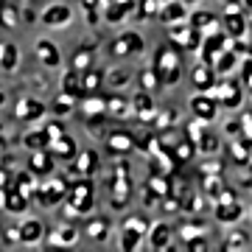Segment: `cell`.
<instances>
[{
	"label": "cell",
	"instance_id": "cell-1",
	"mask_svg": "<svg viewBox=\"0 0 252 252\" xmlns=\"http://www.w3.org/2000/svg\"><path fill=\"white\" fill-rule=\"evenodd\" d=\"M154 73L162 84H177L180 81V56L174 48H160L157 51V62H154Z\"/></svg>",
	"mask_w": 252,
	"mask_h": 252
},
{
	"label": "cell",
	"instance_id": "cell-2",
	"mask_svg": "<svg viewBox=\"0 0 252 252\" xmlns=\"http://www.w3.org/2000/svg\"><path fill=\"white\" fill-rule=\"evenodd\" d=\"M93 182L90 180H81V182H76L70 188V196H67V205L76 210V213H87V210H93Z\"/></svg>",
	"mask_w": 252,
	"mask_h": 252
},
{
	"label": "cell",
	"instance_id": "cell-3",
	"mask_svg": "<svg viewBox=\"0 0 252 252\" xmlns=\"http://www.w3.org/2000/svg\"><path fill=\"white\" fill-rule=\"evenodd\" d=\"M140 51H143V39H140V34H132V31H129V34H121L115 42L109 45V54L118 56V59L126 56V54H140Z\"/></svg>",
	"mask_w": 252,
	"mask_h": 252
},
{
	"label": "cell",
	"instance_id": "cell-4",
	"mask_svg": "<svg viewBox=\"0 0 252 252\" xmlns=\"http://www.w3.org/2000/svg\"><path fill=\"white\" fill-rule=\"evenodd\" d=\"M174 42L182 45L185 51H196L202 45V28H174Z\"/></svg>",
	"mask_w": 252,
	"mask_h": 252
},
{
	"label": "cell",
	"instance_id": "cell-5",
	"mask_svg": "<svg viewBox=\"0 0 252 252\" xmlns=\"http://www.w3.org/2000/svg\"><path fill=\"white\" fill-rule=\"evenodd\" d=\"M51 154L54 157H62V160H70L73 154H76V140H73L70 135H56V137H51Z\"/></svg>",
	"mask_w": 252,
	"mask_h": 252
},
{
	"label": "cell",
	"instance_id": "cell-6",
	"mask_svg": "<svg viewBox=\"0 0 252 252\" xmlns=\"http://www.w3.org/2000/svg\"><path fill=\"white\" fill-rule=\"evenodd\" d=\"M190 81H193V87L196 90H210V87H216V76H213V67L210 64H196L193 70H190Z\"/></svg>",
	"mask_w": 252,
	"mask_h": 252
},
{
	"label": "cell",
	"instance_id": "cell-7",
	"mask_svg": "<svg viewBox=\"0 0 252 252\" xmlns=\"http://www.w3.org/2000/svg\"><path fill=\"white\" fill-rule=\"evenodd\" d=\"M3 207H6L9 213H23V210L28 207V196L17 188V185L9 188V190L3 188Z\"/></svg>",
	"mask_w": 252,
	"mask_h": 252
},
{
	"label": "cell",
	"instance_id": "cell-8",
	"mask_svg": "<svg viewBox=\"0 0 252 252\" xmlns=\"http://www.w3.org/2000/svg\"><path fill=\"white\" fill-rule=\"evenodd\" d=\"M224 45H227V36L224 34H210V36H207L205 45H199V48H202V59H205V64L216 62V54H221Z\"/></svg>",
	"mask_w": 252,
	"mask_h": 252
},
{
	"label": "cell",
	"instance_id": "cell-9",
	"mask_svg": "<svg viewBox=\"0 0 252 252\" xmlns=\"http://www.w3.org/2000/svg\"><path fill=\"white\" fill-rule=\"evenodd\" d=\"M70 17H73V11L67 9V6H62V3H56V6H48V9H45L42 23L56 28V26H67V23H70Z\"/></svg>",
	"mask_w": 252,
	"mask_h": 252
},
{
	"label": "cell",
	"instance_id": "cell-10",
	"mask_svg": "<svg viewBox=\"0 0 252 252\" xmlns=\"http://www.w3.org/2000/svg\"><path fill=\"white\" fill-rule=\"evenodd\" d=\"M28 168H31V174L42 177V174H51V171H54V160H51V154H48L45 149H34Z\"/></svg>",
	"mask_w": 252,
	"mask_h": 252
},
{
	"label": "cell",
	"instance_id": "cell-11",
	"mask_svg": "<svg viewBox=\"0 0 252 252\" xmlns=\"http://www.w3.org/2000/svg\"><path fill=\"white\" fill-rule=\"evenodd\" d=\"M36 199H39L42 205L54 207L56 202H62V199H64V182H62V180H56L54 185H48V188L36 190Z\"/></svg>",
	"mask_w": 252,
	"mask_h": 252
},
{
	"label": "cell",
	"instance_id": "cell-12",
	"mask_svg": "<svg viewBox=\"0 0 252 252\" xmlns=\"http://www.w3.org/2000/svg\"><path fill=\"white\" fill-rule=\"evenodd\" d=\"M216 101L213 98H207V95H196V98L190 101V109H193V115L202 118V121H210V118L216 115Z\"/></svg>",
	"mask_w": 252,
	"mask_h": 252
},
{
	"label": "cell",
	"instance_id": "cell-13",
	"mask_svg": "<svg viewBox=\"0 0 252 252\" xmlns=\"http://www.w3.org/2000/svg\"><path fill=\"white\" fill-rule=\"evenodd\" d=\"M36 56H39V62H45L48 67H56V64H59V51H56V45L48 42V39H39V42H36Z\"/></svg>",
	"mask_w": 252,
	"mask_h": 252
},
{
	"label": "cell",
	"instance_id": "cell-14",
	"mask_svg": "<svg viewBox=\"0 0 252 252\" xmlns=\"http://www.w3.org/2000/svg\"><path fill=\"white\" fill-rule=\"evenodd\" d=\"M42 112H45V104H39V101H34V98H26L17 109V118L20 121H36Z\"/></svg>",
	"mask_w": 252,
	"mask_h": 252
},
{
	"label": "cell",
	"instance_id": "cell-15",
	"mask_svg": "<svg viewBox=\"0 0 252 252\" xmlns=\"http://www.w3.org/2000/svg\"><path fill=\"white\" fill-rule=\"evenodd\" d=\"M95 165H98V157L93 152H81L73 162V174H93L95 171Z\"/></svg>",
	"mask_w": 252,
	"mask_h": 252
},
{
	"label": "cell",
	"instance_id": "cell-16",
	"mask_svg": "<svg viewBox=\"0 0 252 252\" xmlns=\"http://www.w3.org/2000/svg\"><path fill=\"white\" fill-rule=\"evenodd\" d=\"M62 90H64V95H70V98H79V95H84V93H81V79H79V73H76V70L64 73Z\"/></svg>",
	"mask_w": 252,
	"mask_h": 252
},
{
	"label": "cell",
	"instance_id": "cell-17",
	"mask_svg": "<svg viewBox=\"0 0 252 252\" xmlns=\"http://www.w3.org/2000/svg\"><path fill=\"white\" fill-rule=\"evenodd\" d=\"M42 238V224L39 219H28L26 224L20 227V241H39Z\"/></svg>",
	"mask_w": 252,
	"mask_h": 252
},
{
	"label": "cell",
	"instance_id": "cell-18",
	"mask_svg": "<svg viewBox=\"0 0 252 252\" xmlns=\"http://www.w3.org/2000/svg\"><path fill=\"white\" fill-rule=\"evenodd\" d=\"M182 17H185V6H182V3H174V0H168V3H165V9L160 11L162 23H180Z\"/></svg>",
	"mask_w": 252,
	"mask_h": 252
},
{
	"label": "cell",
	"instance_id": "cell-19",
	"mask_svg": "<svg viewBox=\"0 0 252 252\" xmlns=\"http://www.w3.org/2000/svg\"><path fill=\"white\" fill-rule=\"evenodd\" d=\"M216 219L219 221H235V219H241V205H235V202L227 199L224 205L216 207Z\"/></svg>",
	"mask_w": 252,
	"mask_h": 252
},
{
	"label": "cell",
	"instance_id": "cell-20",
	"mask_svg": "<svg viewBox=\"0 0 252 252\" xmlns=\"http://www.w3.org/2000/svg\"><path fill=\"white\" fill-rule=\"evenodd\" d=\"M23 143L34 152V149H48V143H51V135H48V129H36V132H31V135H26V140Z\"/></svg>",
	"mask_w": 252,
	"mask_h": 252
},
{
	"label": "cell",
	"instance_id": "cell-21",
	"mask_svg": "<svg viewBox=\"0 0 252 252\" xmlns=\"http://www.w3.org/2000/svg\"><path fill=\"white\" fill-rule=\"evenodd\" d=\"M93 56H95V51H93V45H90V48H81L79 54L73 56V70H76V73H81V70H90V64H93Z\"/></svg>",
	"mask_w": 252,
	"mask_h": 252
},
{
	"label": "cell",
	"instance_id": "cell-22",
	"mask_svg": "<svg viewBox=\"0 0 252 252\" xmlns=\"http://www.w3.org/2000/svg\"><path fill=\"white\" fill-rule=\"evenodd\" d=\"M17 59H20V54H17V45H3V54H0V67L3 70H14L17 67Z\"/></svg>",
	"mask_w": 252,
	"mask_h": 252
},
{
	"label": "cell",
	"instance_id": "cell-23",
	"mask_svg": "<svg viewBox=\"0 0 252 252\" xmlns=\"http://www.w3.org/2000/svg\"><path fill=\"white\" fill-rule=\"evenodd\" d=\"M104 112H112V115H126L129 112V101L121 98V95H109L104 101Z\"/></svg>",
	"mask_w": 252,
	"mask_h": 252
},
{
	"label": "cell",
	"instance_id": "cell-24",
	"mask_svg": "<svg viewBox=\"0 0 252 252\" xmlns=\"http://www.w3.org/2000/svg\"><path fill=\"white\" fill-rule=\"evenodd\" d=\"M224 23H227V31H230L233 36H241L244 31H247V23H244V17L238 14V11H230V14L224 17Z\"/></svg>",
	"mask_w": 252,
	"mask_h": 252
},
{
	"label": "cell",
	"instance_id": "cell-25",
	"mask_svg": "<svg viewBox=\"0 0 252 252\" xmlns=\"http://www.w3.org/2000/svg\"><path fill=\"white\" fill-rule=\"evenodd\" d=\"M101 81H104V73H101V70H90L84 79H81V93H95L101 87Z\"/></svg>",
	"mask_w": 252,
	"mask_h": 252
},
{
	"label": "cell",
	"instance_id": "cell-26",
	"mask_svg": "<svg viewBox=\"0 0 252 252\" xmlns=\"http://www.w3.org/2000/svg\"><path fill=\"white\" fill-rule=\"evenodd\" d=\"M168 235H171L168 224H157L154 233H152V247L154 250H165V247H168Z\"/></svg>",
	"mask_w": 252,
	"mask_h": 252
},
{
	"label": "cell",
	"instance_id": "cell-27",
	"mask_svg": "<svg viewBox=\"0 0 252 252\" xmlns=\"http://www.w3.org/2000/svg\"><path fill=\"white\" fill-rule=\"evenodd\" d=\"M129 149H132V137H129V135H118V132H115V135L109 137V152L126 154Z\"/></svg>",
	"mask_w": 252,
	"mask_h": 252
},
{
	"label": "cell",
	"instance_id": "cell-28",
	"mask_svg": "<svg viewBox=\"0 0 252 252\" xmlns=\"http://www.w3.org/2000/svg\"><path fill=\"white\" fill-rule=\"evenodd\" d=\"M132 11V0H126V3H112L107 9V20L109 23H118V20H124V14Z\"/></svg>",
	"mask_w": 252,
	"mask_h": 252
},
{
	"label": "cell",
	"instance_id": "cell-29",
	"mask_svg": "<svg viewBox=\"0 0 252 252\" xmlns=\"http://www.w3.org/2000/svg\"><path fill=\"white\" fill-rule=\"evenodd\" d=\"M149 193L154 199L157 196H168V182L162 180L160 174H152V180H149Z\"/></svg>",
	"mask_w": 252,
	"mask_h": 252
},
{
	"label": "cell",
	"instance_id": "cell-30",
	"mask_svg": "<svg viewBox=\"0 0 252 252\" xmlns=\"http://www.w3.org/2000/svg\"><path fill=\"white\" fill-rule=\"evenodd\" d=\"M199 152H205V154H213L219 149V137L216 135H210V132H202V135H199Z\"/></svg>",
	"mask_w": 252,
	"mask_h": 252
},
{
	"label": "cell",
	"instance_id": "cell-31",
	"mask_svg": "<svg viewBox=\"0 0 252 252\" xmlns=\"http://www.w3.org/2000/svg\"><path fill=\"white\" fill-rule=\"evenodd\" d=\"M109 230V221L107 219H93L90 224L84 227V233H90L93 238H104V233Z\"/></svg>",
	"mask_w": 252,
	"mask_h": 252
},
{
	"label": "cell",
	"instance_id": "cell-32",
	"mask_svg": "<svg viewBox=\"0 0 252 252\" xmlns=\"http://www.w3.org/2000/svg\"><path fill=\"white\" fill-rule=\"evenodd\" d=\"M132 107H135L140 115H149V112H154V104H152V98H149L146 93H137L135 98H132Z\"/></svg>",
	"mask_w": 252,
	"mask_h": 252
},
{
	"label": "cell",
	"instance_id": "cell-33",
	"mask_svg": "<svg viewBox=\"0 0 252 252\" xmlns=\"http://www.w3.org/2000/svg\"><path fill=\"white\" fill-rule=\"evenodd\" d=\"M17 9H11V6H0V26L3 28H14L17 26Z\"/></svg>",
	"mask_w": 252,
	"mask_h": 252
},
{
	"label": "cell",
	"instance_id": "cell-34",
	"mask_svg": "<svg viewBox=\"0 0 252 252\" xmlns=\"http://www.w3.org/2000/svg\"><path fill=\"white\" fill-rule=\"evenodd\" d=\"M51 241H54V247H59V244H73L76 241V230L73 227H59Z\"/></svg>",
	"mask_w": 252,
	"mask_h": 252
},
{
	"label": "cell",
	"instance_id": "cell-35",
	"mask_svg": "<svg viewBox=\"0 0 252 252\" xmlns=\"http://www.w3.org/2000/svg\"><path fill=\"white\" fill-rule=\"evenodd\" d=\"M126 81H129V70H126V67H121V70H112L107 76V84L109 87H124Z\"/></svg>",
	"mask_w": 252,
	"mask_h": 252
},
{
	"label": "cell",
	"instance_id": "cell-36",
	"mask_svg": "<svg viewBox=\"0 0 252 252\" xmlns=\"http://www.w3.org/2000/svg\"><path fill=\"white\" fill-rule=\"evenodd\" d=\"M216 64H219V73H230L235 67V54L233 51H224V54L216 59Z\"/></svg>",
	"mask_w": 252,
	"mask_h": 252
},
{
	"label": "cell",
	"instance_id": "cell-37",
	"mask_svg": "<svg viewBox=\"0 0 252 252\" xmlns=\"http://www.w3.org/2000/svg\"><path fill=\"white\" fill-rule=\"evenodd\" d=\"M137 241H140V230H135V227H126V233H124V250H135Z\"/></svg>",
	"mask_w": 252,
	"mask_h": 252
},
{
	"label": "cell",
	"instance_id": "cell-38",
	"mask_svg": "<svg viewBox=\"0 0 252 252\" xmlns=\"http://www.w3.org/2000/svg\"><path fill=\"white\" fill-rule=\"evenodd\" d=\"M213 20H216V17H213L210 11H196V14L190 17V26H193V28H205V26H210Z\"/></svg>",
	"mask_w": 252,
	"mask_h": 252
},
{
	"label": "cell",
	"instance_id": "cell-39",
	"mask_svg": "<svg viewBox=\"0 0 252 252\" xmlns=\"http://www.w3.org/2000/svg\"><path fill=\"white\" fill-rule=\"evenodd\" d=\"M51 109H54L56 115H67V112L73 109V98H70V95H64V98L59 95V98H56V104Z\"/></svg>",
	"mask_w": 252,
	"mask_h": 252
},
{
	"label": "cell",
	"instance_id": "cell-40",
	"mask_svg": "<svg viewBox=\"0 0 252 252\" xmlns=\"http://www.w3.org/2000/svg\"><path fill=\"white\" fill-rule=\"evenodd\" d=\"M140 81H143V84H140L143 90H154V87L160 84V79H157V73H152V70H143V73H140Z\"/></svg>",
	"mask_w": 252,
	"mask_h": 252
},
{
	"label": "cell",
	"instance_id": "cell-41",
	"mask_svg": "<svg viewBox=\"0 0 252 252\" xmlns=\"http://www.w3.org/2000/svg\"><path fill=\"white\" fill-rule=\"evenodd\" d=\"M190 154H193V146H190V140H182V143L177 146V160L185 162V160H190Z\"/></svg>",
	"mask_w": 252,
	"mask_h": 252
},
{
	"label": "cell",
	"instance_id": "cell-42",
	"mask_svg": "<svg viewBox=\"0 0 252 252\" xmlns=\"http://www.w3.org/2000/svg\"><path fill=\"white\" fill-rule=\"evenodd\" d=\"M152 14H157V0H143V6H140V17L149 20Z\"/></svg>",
	"mask_w": 252,
	"mask_h": 252
},
{
	"label": "cell",
	"instance_id": "cell-43",
	"mask_svg": "<svg viewBox=\"0 0 252 252\" xmlns=\"http://www.w3.org/2000/svg\"><path fill=\"white\" fill-rule=\"evenodd\" d=\"M14 185H17V188L23 190V193H26V190L31 188V185H34V180H31V171H28V174H20L17 180H14Z\"/></svg>",
	"mask_w": 252,
	"mask_h": 252
},
{
	"label": "cell",
	"instance_id": "cell-44",
	"mask_svg": "<svg viewBox=\"0 0 252 252\" xmlns=\"http://www.w3.org/2000/svg\"><path fill=\"white\" fill-rule=\"evenodd\" d=\"M188 250L190 252H202V250H207V244H205V238H190V244H188Z\"/></svg>",
	"mask_w": 252,
	"mask_h": 252
},
{
	"label": "cell",
	"instance_id": "cell-45",
	"mask_svg": "<svg viewBox=\"0 0 252 252\" xmlns=\"http://www.w3.org/2000/svg\"><path fill=\"white\" fill-rule=\"evenodd\" d=\"M62 132H64V126H59V124H51V126H48V135H51V137L62 135Z\"/></svg>",
	"mask_w": 252,
	"mask_h": 252
},
{
	"label": "cell",
	"instance_id": "cell-46",
	"mask_svg": "<svg viewBox=\"0 0 252 252\" xmlns=\"http://www.w3.org/2000/svg\"><path fill=\"white\" fill-rule=\"evenodd\" d=\"M238 129H241V124H235V121L233 124H227V132H230V135H238Z\"/></svg>",
	"mask_w": 252,
	"mask_h": 252
},
{
	"label": "cell",
	"instance_id": "cell-47",
	"mask_svg": "<svg viewBox=\"0 0 252 252\" xmlns=\"http://www.w3.org/2000/svg\"><path fill=\"white\" fill-rule=\"evenodd\" d=\"M23 17H26V23H36V14H34V11H31V9H28L26 14H23Z\"/></svg>",
	"mask_w": 252,
	"mask_h": 252
},
{
	"label": "cell",
	"instance_id": "cell-48",
	"mask_svg": "<svg viewBox=\"0 0 252 252\" xmlns=\"http://www.w3.org/2000/svg\"><path fill=\"white\" fill-rule=\"evenodd\" d=\"M6 238H9V241H14V238H20V230H6Z\"/></svg>",
	"mask_w": 252,
	"mask_h": 252
},
{
	"label": "cell",
	"instance_id": "cell-49",
	"mask_svg": "<svg viewBox=\"0 0 252 252\" xmlns=\"http://www.w3.org/2000/svg\"><path fill=\"white\" fill-rule=\"evenodd\" d=\"M6 182H9V174L0 171V188H6Z\"/></svg>",
	"mask_w": 252,
	"mask_h": 252
},
{
	"label": "cell",
	"instance_id": "cell-50",
	"mask_svg": "<svg viewBox=\"0 0 252 252\" xmlns=\"http://www.w3.org/2000/svg\"><path fill=\"white\" fill-rule=\"evenodd\" d=\"M81 3H84L87 9H95V0H81Z\"/></svg>",
	"mask_w": 252,
	"mask_h": 252
},
{
	"label": "cell",
	"instance_id": "cell-51",
	"mask_svg": "<svg viewBox=\"0 0 252 252\" xmlns=\"http://www.w3.org/2000/svg\"><path fill=\"white\" fill-rule=\"evenodd\" d=\"M224 3H230V6H235V3H241V0H224Z\"/></svg>",
	"mask_w": 252,
	"mask_h": 252
},
{
	"label": "cell",
	"instance_id": "cell-52",
	"mask_svg": "<svg viewBox=\"0 0 252 252\" xmlns=\"http://www.w3.org/2000/svg\"><path fill=\"white\" fill-rule=\"evenodd\" d=\"M0 207H3V188H0Z\"/></svg>",
	"mask_w": 252,
	"mask_h": 252
},
{
	"label": "cell",
	"instance_id": "cell-53",
	"mask_svg": "<svg viewBox=\"0 0 252 252\" xmlns=\"http://www.w3.org/2000/svg\"><path fill=\"white\" fill-rule=\"evenodd\" d=\"M0 154H3V140H0Z\"/></svg>",
	"mask_w": 252,
	"mask_h": 252
},
{
	"label": "cell",
	"instance_id": "cell-54",
	"mask_svg": "<svg viewBox=\"0 0 252 252\" xmlns=\"http://www.w3.org/2000/svg\"><path fill=\"white\" fill-rule=\"evenodd\" d=\"M185 3H199V0H185Z\"/></svg>",
	"mask_w": 252,
	"mask_h": 252
},
{
	"label": "cell",
	"instance_id": "cell-55",
	"mask_svg": "<svg viewBox=\"0 0 252 252\" xmlns=\"http://www.w3.org/2000/svg\"><path fill=\"white\" fill-rule=\"evenodd\" d=\"M160 3H168V0H160Z\"/></svg>",
	"mask_w": 252,
	"mask_h": 252
},
{
	"label": "cell",
	"instance_id": "cell-56",
	"mask_svg": "<svg viewBox=\"0 0 252 252\" xmlns=\"http://www.w3.org/2000/svg\"><path fill=\"white\" fill-rule=\"evenodd\" d=\"M0 6H3V0H0Z\"/></svg>",
	"mask_w": 252,
	"mask_h": 252
}]
</instances>
